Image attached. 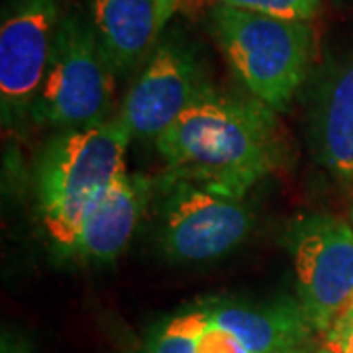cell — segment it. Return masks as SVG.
<instances>
[{"label": "cell", "mask_w": 353, "mask_h": 353, "mask_svg": "<svg viewBox=\"0 0 353 353\" xmlns=\"http://www.w3.org/2000/svg\"><path fill=\"white\" fill-rule=\"evenodd\" d=\"M155 148L167 175L240 199L287 157L275 110L214 87L157 138Z\"/></svg>", "instance_id": "1"}, {"label": "cell", "mask_w": 353, "mask_h": 353, "mask_svg": "<svg viewBox=\"0 0 353 353\" xmlns=\"http://www.w3.org/2000/svg\"><path fill=\"white\" fill-rule=\"evenodd\" d=\"M130 132L118 116L99 126L57 132L34 167L39 218L50 240L67 253L90 206L126 173Z\"/></svg>", "instance_id": "2"}, {"label": "cell", "mask_w": 353, "mask_h": 353, "mask_svg": "<svg viewBox=\"0 0 353 353\" xmlns=\"http://www.w3.org/2000/svg\"><path fill=\"white\" fill-rule=\"evenodd\" d=\"M210 28L250 97L285 112L314 63L316 36L310 22L216 4Z\"/></svg>", "instance_id": "3"}, {"label": "cell", "mask_w": 353, "mask_h": 353, "mask_svg": "<svg viewBox=\"0 0 353 353\" xmlns=\"http://www.w3.org/2000/svg\"><path fill=\"white\" fill-rule=\"evenodd\" d=\"M114 77L90 22L79 14H65L32 120L57 132L112 120Z\"/></svg>", "instance_id": "4"}, {"label": "cell", "mask_w": 353, "mask_h": 353, "mask_svg": "<svg viewBox=\"0 0 353 353\" xmlns=\"http://www.w3.org/2000/svg\"><path fill=\"white\" fill-rule=\"evenodd\" d=\"M159 250L176 263H206L234 252L253 228L245 199L167 175L159 181Z\"/></svg>", "instance_id": "5"}, {"label": "cell", "mask_w": 353, "mask_h": 353, "mask_svg": "<svg viewBox=\"0 0 353 353\" xmlns=\"http://www.w3.org/2000/svg\"><path fill=\"white\" fill-rule=\"evenodd\" d=\"M299 304L314 332L326 334L353 306V226L330 212L296 216L285 232Z\"/></svg>", "instance_id": "6"}, {"label": "cell", "mask_w": 353, "mask_h": 353, "mask_svg": "<svg viewBox=\"0 0 353 353\" xmlns=\"http://www.w3.org/2000/svg\"><path fill=\"white\" fill-rule=\"evenodd\" d=\"M61 18V0L6 2L0 22V116L4 128L32 116Z\"/></svg>", "instance_id": "7"}, {"label": "cell", "mask_w": 353, "mask_h": 353, "mask_svg": "<svg viewBox=\"0 0 353 353\" xmlns=\"http://www.w3.org/2000/svg\"><path fill=\"white\" fill-rule=\"evenodd\" d=\"M212 88L204 63L179 34L159 41L122 101L118 120L132 138L157 141L202 94Z\"/></svg>", "instance_id": "8"}, {"label": "cell", "mask_w": 353, "mask_h": 353, "mask_svg": "<svg viewBox=\"0 0 353 353\" xmlns=\"http://www.w3.org/2000/svg\"><path fill=\"white\" fill-rule=\"evenodd\" d=\"M181 0H90V26L116 75L152 57Z\"/></svg>", "instance_id": "9"}, {"label": "cell", "mask_w": 353, "mask_h": 353, "mask_svg": "<svg viewBox=\"0 0 353 353\" xmlns=\"http://www.w3.org/2000/svg\"><path fill=\"white\" fill-rule=\"evenodd\" d=\"M153 189L152 179L122 173L90 206L65 255L97 263L116 259L136 234Z\"/></svg>", "instance_id": "10"}, {"label": "cell", "mask_w": 353, "mask_h": 353, "mask_svg": "<svg viewBox=\"0 0 353 353\" xmlns=\"http://www.w3.org/2000/svg\"><path fill=\"white\" fill-rule=\"evenodd\" d=\"M199 306L210 322L230 330L252 353H290L310 345L314 334L299 301L252 303L224 299Z\"/></svg>", "instance_id": "11"}, {"label": "cell", "mask_w": 353, "mask_h": 353, "mask_svg": "<svg viewBox=\"0 0 353 353\" xmlns=\"http://www.w3.org/2000/svg\"><path fill=\"white\" fill-rule=\"evenodd\" d=\"M312 138L322 165L353 189V57L336 65L318 87Z\"/></svg>", "instance_id": "12"}, {"label": "cell", "mask_w": 353, "mask_h": 353, "mask_svg": "<svg viewBox=\"0 0 353 353\" xmlns=\"http://www.w3.org/2000/svg\"><path fill=\"white\" fill-rule=\"evenodd\" d=\"M204 324L199 306L163 320L150 332L141 353H196V338Z\"/></svg>", "instance_id": "13"}, {"label": "cell", "mask_w": 353, "mask_h": 353, "mask_svg": "<svg viewBox=\"0 0 353 353\" xmlns=\"http://www.w3.org/2000/svg\"><path fill=\"white\" fill-rule=\"evenodd\" d=\"M214 2L238 10L289 18V20H306V22H310L320 10V0H214Z\"/></svg>", "instance_id": "14"}, {"label": "cell", "mask_w": 353, "mask_h": 353, "mask_svg": "<svg viewBox=\"0 0 353 353\" xmlns=\"http://www.w3.org/2000/svg\"><path fill=\"white\" fill-rule=\"evenodd\" d=\"M202 316H204V324H202L199 338H196V353H252L241 343L238 336H234L230 330L210 322L204 312Z\"/></svg>", "instance_id": "15"}, {"label": "cell", "mask_w": 353, "mask_h": 353, "mask_svg": "<svg viewBox=\"0 0 353 353\" xmlns=\"http://www.w3.org/2000/svg\"><path fill=\"white\" fill-rule=\"evenodd\" d=\"M326 347L336 353H353V306L338 318V322L324 334Z\"/></svg>", "instance_id": "16"}, {"label": "cell", "mask_w": 353, "mask_h": 353, "mask_svg": "<svg viewBox=\"0 0 353 353\" xmlns=\"http://www.w3.org/2000/svg\"><path fill=\"white\" fill-rule=\"evenodd\" d=\"M0 353H34V350H32V343L26 340L22 334L4 328L2 338H0Z\"/></svg>", "instance_id": "17"}, {"label": "cell", "mask_w": 353, "mask_h": 353, "mask_svg": "<svg viewBox=\"0 0 353 353\" xmlns=\"http://www.w3.org/2000/svg\"><path fill=\"white\" fill-rule=\"evenodd\" d=\"M290 353H336V352H332L330 347H310V345H304V347H301V350H294V352H290Z\"/></svg>", "instance_id": "18"}, {"label": "cell", "mask_w": 353, "mask_h": 353, "mask_svg": "<svg viewBox=\"0 0 353 353\" xmlns=\"http://www.w3.org/2000/svg\"><path fill=\"white\" fill-rule=\"evenodd\" d=\"M350 222H352V226H353V206H352V220H350Z\"/></svg>", "instance_id": "19"}]
</instances>
